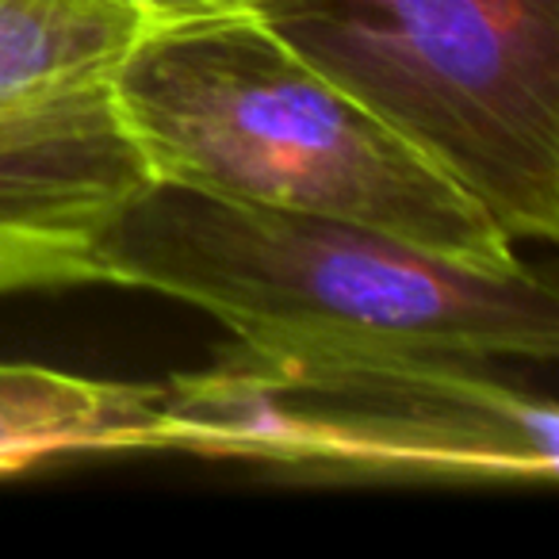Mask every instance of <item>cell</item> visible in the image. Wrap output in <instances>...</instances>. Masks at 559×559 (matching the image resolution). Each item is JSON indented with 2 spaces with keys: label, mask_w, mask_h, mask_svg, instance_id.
Wrapping results in <instances>:
<instances>
[{
  "label": "cell",
  "mask_w": 559,
  "mask_h": 559,
  "mask_svg": "<svg viewBox=\"0 0 559 559\" xmlns=\"http://www.w3.org/2000/svg\"><path fill=\"white\" fill-rule=\"evenodd\" d=\"M96 280L200 307L246 345L544 360L559 296L525 261L472 264L399 234L150 180L96 241Z\"/></svg>",
  "instance_id": "1"
},
{
  "label": "cell",
  "mask_w": 559,
  "mask_h": 559,
  "mask_svg": "<svg viewBox=\"0 0 559 559\" xmlns=\"http://www.w3.org/2000/svg\"><path fill=\"white\" fill-rule=\"evenodd\" d=\"M116 108L150 180L349 218L490 269L521 261L441 169L249 9L150 24L116 73Z\"/></svg>",
  "instance_id": "2"
},
{
  "label": "cell",
  "mask_w": 559,
  "mask_h": 559,
  "mask_svg": "<svg viewBox=\"0 0 559 559\" xmlns=\"http://www.w3.org/2000/svg\"><path fill=\"white\" fill-rule=\"evenodd\" d=\"M162 452L307 479L551 483L559 414L495 360L357 349H226L162 383Z\"/></svg>",
  "instance_id": "3"
},
{
  "label": "cell",
  "mask_w": 559,
  "mask_h": 559,
  "mask_svg": "<svg viewBox=\"0 0 559 559\" xmlns=\"http://www.w3.org/2000/svg\"><path fill=\"white\" fill-rule=\"evenodd\" d=\"M506 238L559 234V0H253Z\"/></svg>",
  "instance_id": "4"
},
{
  "label": "cell",
  "mask_w": 559,
  "mask_h": 559,
  "mask_svg": "<svg viewBox=\"0 0 559 559\" xmlns=\"http://www.w3.org/2000/svg\"><path fill=\"white\" fill-rule=\"evenodd\" d=\"M157 24L127 0H0V296L96 280V241L150 185L116 73Z\"/></svg>",
  "instance_id": "5"
},
{
  "label": "cell",
  "mask_w": 559,
  "mask_h": 559,
  "mask_svg": "<svg viewBox=\"0 0 559 559\" xmlns=\"http://www.w3.org/2000/svg\"><path fill=\"white\" fill-rule=\"evenodd\" d=\"M162 383L0 365V475L62 456L162 444Z\"/></svg>",
  "instance_id": "6"
},
{
  "label": "cell",
  "mask_w": 559,
  "mask_h": 559,
  "mask_svg": "<svg viewBox=\"0 0 559 559\" xmlns=\"http://www.w3.org/2000/svg\"><path fill=\"white\" fill-rule=\"evenodd\" d=\"M127 4L150 12L154 20H180V16H195V12H207V9H223L215 0H127Z\"/></svg>",
  "instance_id": "7"
},
{
  "label": "cell",
  "mask_w": 559,
  "mask_h": 559,
  "mask_svg": "<svg viewBox=\"0 0 559 559\" xmlns=\"http://www.w3.org/2000/svg\"><path fill=\"white\" fill-rule=\"evenodd\" d=\"M215 4H223V9H246V4H253V0H215Z\"/></svg>",
  "instance_id": "8"
}]
</instances>
